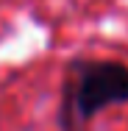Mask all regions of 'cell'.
<instances>
[{
	"label": "cell",
	"instance_id": "1",
	"mask_svg": "<svg viewBox=\"0 0 128 131\" xmlns=\"http://www.w3.org/2000/svg\"><path fill=\"white\" fill-rule=\"evenodd\" d=\"M128 103V64L120 59H73L64 70L59 128L84 131L100 112Z\"/></svg>",
	"mask_w": 128,
	"mask_h": 131
}]
</instances>
